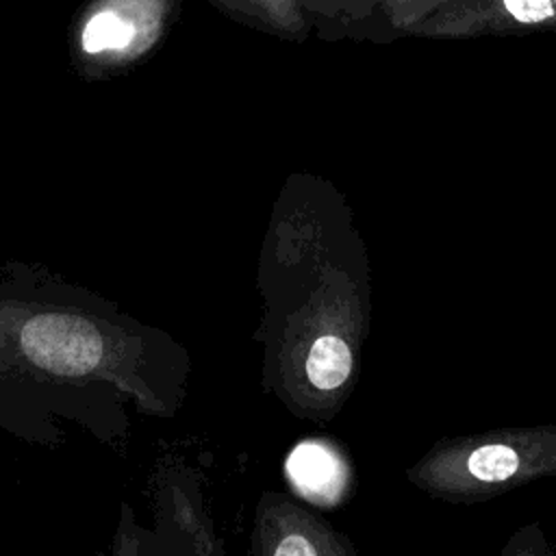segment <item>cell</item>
I'll list each match as a JSON object with an SVG mask.
<instances>
[{"label": "cell", "instance_id": "1", "mask_svg": "<svg viewBox=\"0 0 556 556\" xmlns=\"http://www.w3.org/2000/svg\"><path fill=\"white\" fill-rule=\"evenodd\" d=\"M189 374V350L117 302L46 269H0V430L59 447L72 424L124 454L130 408L176 417Z\"/></svg>", "mask_w": 556, "mask_h": 556}, {"label": "cell", "instance_id": "2", "mask_svg": "<svg viewBox=\"0 0 556 556\" xmlns=\"http://www.w3.org/2000/svg\"><path fill=\"white\" fill-rule=\"evenodd\" d=\"M256 289L263 300L254 341L261 384L291 415L330 417L354 378L361 332L358 282L300 230L267 239Z\"/></svg>", "mask_w": 556, "mask_h": 556}, {"label": "cell", "instance_id": "3", "mask_svg": "<svg viewBox=\"0 0 556 556\" xmlns=\"http://www.w3.org/2000/svg\"><path fill=\"white\" fill-rule=\"evenodd\" d=\"M202 486V471L185 456H159L148 478L152 523L122 502L113 539L96 556H228Z\"/></svg>", "mask_w": 556, "mask_h": 556}, {"label": "cell", "instance_id": "4", "mask_svg": "<svg viewBox=\"0 0 556 556\" xmlns=\"http://www.w3.org/2000/svg\"><path fill=\"white\" fill-rule=\"evenodd\" d=\"M250 556H354V549L293 495L265 491L254 506Z\"/></svg>", "mask_w": 556, "mask_h": 556}, {"label": "cell", "instance_id": "5", "mask_svg": "<svg viewBox=\"0 0 556 556\" xmlns=\"http://www.w3.org/2000/svg\"><path fill=\"white\" fill-rule=\"evenodd\" d=\"M285 471L304 497L334 502L343 484V465L332 447L321 441H302L285 463Z\"/></svg>", "mask_w": 556, "mask_h": 556}, {"label": "cell", "instance_id": "6", "mask_svg": "<svg viewBox=\"0 0 556 556\" xmlns=\"http://www.w3.org/2000/svg\"><path fill=\"white\" fill-rule=\"evenodd\" d=\"M465 467L478 482H504L521 469V454L506 443H484L467 456Z\"/></svg>", "mask_w": 556, "mask_h": 556}, {"label": "cell", "instance_id": "7", "mask_svg": "<svg viewBox=\"0 0 556 556\" xmlns=\"http://www.w3.org/2000/svg\"><path fill=\"white\" fill-rule=\"evenodd\" d=\"M135 28L113 11H100L83 28V50L98 54L104 50H122L132 41Z\"/></svg>", "mask_w": 556, "mask_h": 556}, {"label": "cell", "instance_id": "8", "mask_svg": "<svg viewBox=\"0 0 556 556\" xmlns=\"http://www.w3.org/2000/svg\"><path fill=\"white\" fill-rule=\"evenodd\" d=\"M504 7L521 24H539L554 15L552 0H504Z\"/></svg>", "mask_w": 556, "mask_h": 556}]
</instances>
